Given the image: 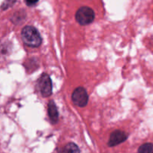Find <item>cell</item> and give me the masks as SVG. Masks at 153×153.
Instances as JSON below:
<instances>
[{
    "label": "cell",
    "mask_w": 153,
    "mask_h": 153,
    "mask_svg": "<svg viewBox=\"0 0 153 153\" xmlns=\"http://www.w3.org/2000/svg\"><path fill=\"white\" fill-rule=\"evenodd\" d=\"M15 2H16V0H6V1L2 4L1 8H2V10L7 9V8H8L9 7L12 6V5L15 3Z\"/></svg>",
    "instance_id": "cell-9"
},
{
    "label": "cell",
    "mask_w": 153,
    "mask_h": 153,
    "mask_svg": "<svg viewBox=\"0 0 153 153\" xmlns=\"http://www.w3.org/2000/svg\"><path fill=\"white\" fill-rule=\"evenodd\" d=\"M21 38L23 43L30 48H38L42 43L39 32L32 26H26L22 29Z\"/></svg>",
    "instance_id": "cell-1"
},
{
    "label": "cell",
    "mask_w": 153,
    "mask_h": 153,
    "mask_svg": "<svg viewBox=\"0 0 153 153\" xmlns=\"http://www.w3.org/2000/svg\"><path fill=\"white\" fill-rule=\"evenodd\" d=\"M48 115L53 123H56L59 120V113L56 106L53 101H50L48 103Z\"/></svg>",
    "instance_id": "cell-6"
},
{
    "label": "cell",
    "mask_w": 153,
    "mask_h": 153,
    "mask_svg": "<svg viewBox=\"0 0 153 153\" xmlns=\"http://www.w3.org/2000/svg\"><path fill=\"white\" fill-rule=\"evenodd\" d=\"M38 2V0H26V5H29V6H32V5H35Z\"/></svg>",
    "instance_id": "cell-10"
},
{
    "label": "cell",
    "mask_w": 153,
    "mask_h": 153,
    "mask_svg": "<svg viewBox=\"0 0 153 153\" xmlns=\"http://www.w3.org/2000/svg\"><path fill=\"white\" fill-rule=\"evenodd\" d=\"M38 87L43 97L51 96L53 92L52 81L50 76L47 74H43L38 80Z\"/></svg>",
    "instance_id": "cell-3"
},
{
    "label": "cell",
    "mask_w": 153,
    "mask_h": 153,
    "mask_svg": "<svg viewBox=\"0 0 153 153\" xmlns=\"http://www.w3.org/2000/svg\"><path fill=\"white\" fill-rule=\"evenodd\" d=\"M138 153H153V144L149 143L143 144L140 146Z\"/></svg>",
    "instance_id": "cell-8"
},
{
    "label": "cell",
    "mask_w": 153,
    "mask_h": 153,
    "mask_svg": "<svg viewBox=\"0 0 153 153\" xmlns=\"http://www.w3.org/2000/svg\"><path fill=\"white\" fill-rule=\"evenodd\" d=\"M76 20L80 25L90 24L95 19V13L92 8L89 7H81L77 10L76 13Z\"/></svg>",
    "instance_id": "cell-2"
},
{
    "label": "cell",
    "mask_w": 153,
    "mask_h": 153,
    "mask_svg": "<svg viewBox=\"0 0 153 153\" xmlns=\"http://www.w3.org/2000/svg\"><path fill=\"white\" fill-rule=\"evenodd\" d=\"M128 138V134L123 131L117 130L112 132L108 141L109 146H115L118 144L126 141Z\"/></svg>",
    "instance_id": "cell-5"
},
{
    "label": "cell",
    "mask_w": 153,
    "mask_h": 153,
    "mask_svg": "<svg viewBox=\"0 0 153 153\" xmlns=\"http://www.w3.org/2000/svg\"><path fill=\"white\" fill-rule=\"evenodd\" d=\"M72 101L75 105L78 107H83L87 104L89 101L87 92L83 87H77L72 94Z\"/></svg>",
    "instance_id": "cell-4"
},
{
    "label": "cell",
    "mask_w": 153,
    "mask_h": 153,
    "mask_svg": "<svg viewBox=\"0 0 153 153\" xmlns=\"http://www.w3.org/2000/svg\"><path fill=\"white\" fill-rule=\"evenodd\" d=\"M60 153H80V149L75 143H69L67 145L65 146Z\"/></svg>",
    "instance_id": "cell-7"
}]
</instances>
